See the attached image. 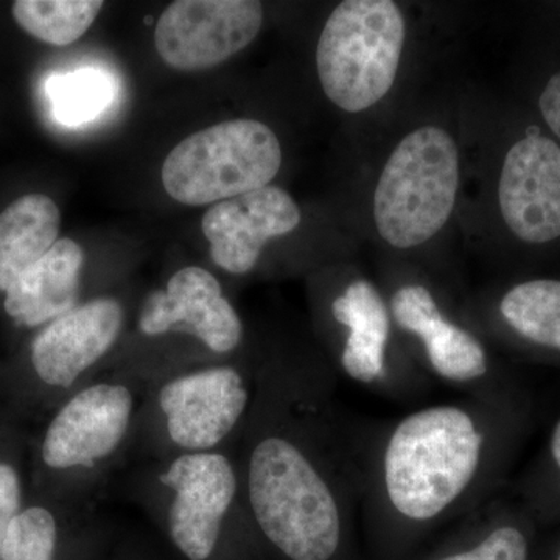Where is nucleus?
<instances>
[{
  "label": "nucleus",
  "mask_w": 560,
  "mask_h": 560,
  "mask_svg": "<svg viewBox=\"0 0 560 560\" xmlns=\"http://www.w3.org/2000/svg\"><path fill=\"white\" fill-rule=\"evenodd\" d=\"M327 381L268 370L234 453L261 544L283 560H370L359 544L363 458Z\"/></svg>",
  "instance_id": "1"
},
{
  "label": "nucleus",
  "mask_w": 560,
  "mask_h": 560,
  "mask_svg": "<svg viewBox=\"0 0 560 560\" xmlns=\"http://www.w3.org/2000/svg\"><path fill=\"white\" fill-rule=\"evenodd\" d=\"M529 420L526 397L470 396L393 423L363 456L368 559L415 560L434 530L495 499Z\"/></svg>",
  "instance_id": "2"
},
{
  "label": "nucleus",
  "mask_w": 560,
  "mask_h": 560,
  "mask_svg": "<svg viewBox=\"0 0 560 560\" xmlns=\"http://www.w3.org/2000/svg\"><path fill=\"white\" fill-rule=\"evenodd\" d=\"M257 375L235 363L186 368L151 385L130 452L150 460L234 451L256 397Z\"/></svg>",
  "instance_id": "3"
},
{
  "label": "nucleus",
  "mask_w": 560,
  "mask_h": 560,
  "mask_svg": "<svg viewBox=\"0 0 560 560\" xmlns=\"http://www.w3.org/2000/svg\"><path fill=\"white\" fill-rule=\"evenodd\" d=\"M138 493L187 560L213 559L230 526L256 530L234 451L150 460Z\"/></svg>",
  "instance_id": "4"
},
{
  "label": "nucleus",
  "mask_w": 560,
  "mask_h": 560,
  "mask_svg": "<svg viewBox=\"0 0 560 560\" xmlns=\"http://www.w3.org/2000/svg\"><path fill=\"white\" fill-rule=\"evenodd\" d=\"M151 385L130 372L94 378L66 397L43 442L40 460L79 482L83 499L128 452Z\"/></svg>",
  "instance_id": "5"
},
{
  "label": "nucleus",
  "mask_w": 560,
  "mask_h": 560,
  "mask_svg": "<svg viewBox=\"0 0 560 560\" xmlns=\"http://www.w3.org/2000/svg\"><path fill=\"white\" fill-rule=\"evenodd\" d=\"M459 187V151L444 128L405 136L386 161L374 191V223L383 241L410 249L445 226Z\"/></svg>",
  "instance_id": "6"
},
{
  "label": "nucleus",
  "mask_w": 560,
  "mask_h": 560,
  "mask_svg": "<svg viewBox=\"0 0 560 560\" xmlns=\"http://www.w3.org/2000/svg\"><path fill=\"white\" fill-rule=\"evenodd\" d=\"M407 24L393 0H346L320 32L316 68L335 106L361 113L377 105L396 81Z\"/></svg>",
  "instance_id": "7"
},
{
  "label": "nucleus",
  "mask_w": 560,
  "mask_h": 560,
  "mask_svg": "<svg viewBox=\"0 0 560 560\" xmlns=\"http://www.w3.org/2000/svg\"><path fill=\"white\" fill-rule=\"evenodd\" d=\"M282 165V147L268 125L221 121L184 139L165 158V191L186 206L217 205L270 186Z\"/></svg>",
  "instance_id": "8"
},
{
  "label": "nucleus",
  "mask_w": 560,
  "mask_h": 560,
  "mask_svg": "<svg viewBox=\"0 0 560 560\" xmlns=\"http://www.w3.org/2000/svg\"><path fill=\"white\" fill-rule=\"evenodd\" d=\"M388 304L394 324L418 340L423 368L434 377L474 397H526L517 383L504 381L493 370L486 346L471 331L445 316L440 302L425 285L405 283L390 294Z\"/></svg>",
  "instance_id": "9"
},
{
  "label": "nucleus",
  "mask_w": 560,
  "mask_h": 560,
  "mask_svg": "<svg viewBox=\"0 0 560 560\" xmlns=\"http://www.w3.org/2000/svg\"><path fill=\"white\" fill-rule=\"evenodd\" d=\"M264 7L254 0H176L161 14L154 46L183 72L215 68L259 35Z\"/></svg>",
  "instance_id": "10"
},
{
  "label": "nucleus",
  "mask_w": 560,
  "mask_h": 560,
  "mask_svg": "<svg viewBox=\"0 0 560 560\" xmlns=\"http://www.w3.org/2000/svg\"><path fill=\"white\" fill-rule=\"evenodd\" d=\"M125 327L119 300L98 296L50 320L33 338L31 363L36 378L66 397L88 382L108 359Z\"/></svg>",
  "instance_id": "11"
},
{
  "label": "nucleus",
  "mask_w": 560,
  "mask_h": 560,
  "mask_svg": "<svg viewBox=\"0 0 560 560\" xmlns=\"http://www.w3.org/2000/svg\"><path fill=\"white\" fill-rule=\"evenodd\" d=\"M138 327L149 338L187 335L217 357L237 352L245 335L219 279L201 267L180 268L165 289L151 291L140 307Z\"/></svg>",
  "instance_id": "12"
},
{
  "label": "nucleus",
  "mask_w": 560,
  "mask_h": 560,
  "mask_svg": "<svg viewBox=\"0 0 560 560\" xmlns=\"http://www.w3.org/2000/svg\"><path fill=\"white\" fill-rule=\"evenodd\" d=\"M330 315L342 329L337 364L346 377L386 396L410 394L422 385L390 360L394 320L374 283L366 279L349 282L331 301Z\"/></svg>",
  "instance_id": "13"
},
{
  "label": "nucleus",
  "mask_w": 560,
  "mask_h": 560,
  "mask_svg": "<svg viewBox=\"0 0 560 560\" xmlns=\"http://www.w3.org/2000/svg\"><path fill=\"white\" fill-rule=\"evenodd\" d=\"M300 223V206L270 184L210 206L201 228L213 264L230 275L245 276L256 268L270 238L290 234Z\"/></svg>",
  "instance_id": "14"
},
{
  "label": "nucleus",
  "mask_w": 560,
  "mask_h": 560,
  "mask_svg": "<svg viewBox=\"0 0 560 560\" xmlns=\"http://www.w3.org/2000/svg\"><path fill=\"white\" fill-rule=\"evenodd\" d=\"M504 223L522 242L560 237V147L544 136L518 140L504 160L499 183Z\"/></svg>",
  "instance_id": "15"
},
{
  "label": "nucleus",
  "mask_w": 560,
  "mask_h": 560,
  "mask_svg": "<svg viewBox=\"0 0 560 560\" xmlns=\"http://www.w3.org/2000/svg\"><path fill=\"white\" fill-rule=\"evenodd\" d=\"M544 526L517 497L492 499L456 533L415 560H540Z\"/></svg>",
  "instance_id": "16"
},
{
  "label": "nucleus",
  "mask_w": 560,
  "mask_h": 560,
  "mask_svg": "<svg viewBox=\"0 0 560 560\" xmlns=\"http://www.w3.org/2000/svg\"><path fill=\"white\" fill-rule=\"evenodd\" d=\"M83 265L79 243L61 238L5 291V312L20 326L32 329L60 318L81 304Z\"/></svg>",
  "instance_id": "17"
},
{
  "label": "nucleus",
  "mask_w": 560,
  "mask_h": 560,
  "mask_svg": "<svg viewBox=\"0 0 560 560\" xmlns=\"http://www.w3.org/2000/svg\"><path fill=\"white\" fill-rule=\"evenodd\" d=\"M60 224L57 202L40 194L24 195L0 213V291L49 253Z\"/></svg>",
  "instance_id": "18"
},
{
  "label": "nucleus",
  "mask_w": 560,
  "mask_h": 560,
  "mask_svg": "<svg viewBox=\"0 0 560 560\" xmlns=\"http://www.w3.org/2000/svg\"><path fill=\"white\" fill-rule=\"evenodd\" d=\"M497 311L518 341L560 359V279L517 283L500 298Z\"/></svg>",
  "instance_id": "19"
},
{
  "label": "nucleus",
  "mask_w": 560,
  "mask_h": 560,
  "mask_svg": "<svg viewBox=\"0 0 560 560\" xmlns=\"http://www.w3.org/2000/svg\"><path fill=\"white\" fill-rule=\"evenodd\" d=\"M102 9L101 0H18L11 11L33 38L65 47L90 31Z\"/></svg>",
  "instance_id": "20"
},
{
  "label": "nucleus",
  "mask_w": 560,
  "mask_h": 560,
  "mask_svg": "<svg viewBox=\"0 0 560 560\" xmlns=\"http://www.w3.org/2000/svg\"><path fill=\"white\" fill-rule=\"evenodd\" d=\"M54 114L66 127H79L94 120L108 108L114 83L108 73L94 68L55 75L47 83Z\"/></svg>",
  "instance_id": "21"
},
{
  "label": "nucleus",
  "mask_w": 560,
  "mask_h": 560,
  "mask_svg": "<svg viewBox=\"0 0 560 560\" xmlns=\"http://www.w3.org/2000/svg\"><path fill=\"white\" fill-rule=\"evenodd\" d=\"M541 526L560 525V416L544 447L515 488Z\"/></svg>",
  "instance_id": "22"
},
{
  "label": "nucleus",
  "mask_w": 560,
  "mask_h": 560,
  "mask_svg": "<svg viewBox=\"0 0 560 560\" xmlns=\"http://www.w3.org/2000/svg\"><path fill=\"white\" fill-rule=\"evenodd\" d=\"M58 534V521L49 508H24L11 523L0 560H54Z\"/></svg>",
  "instance_id": "23"
},
{
  "label": "nucleus",
  "mask_w": 560,
  "mask_h": 560,
  "mask_svg": "<svg viewBox=\"0 0 560 560\" xmlns=\"http://www.w3.org/2000/svg\"><path fill=\"white\" fill-rule=\"evenodd\" d=\"M22 510L20 474L11 464L0 460V551L11 523Z\"/></svg>",
  "instance_id": "24"
},
{
  "label": "nucleus",
  "mask_w": 560,
  "mask_h": 560,
  "mask_svg": "<svg viewBox=\"0 0 560 560\" xmlns=\"http://www.w3.org/2000/svg\"><path fill=\"white\" fill-rule=\"evenodd\" d=\"M539 106L548 127L560 139V72L548 81L541 92Z\"/></svg>",
  "instance_id": "25"
},
{
  "label": "nucleus",
  "mask_w": 560,
  "mask_h": 560,
  "mask_svg": "<svg viewBox=\"0 0 560 560\" xmlns=\"http://www.w3.org/2000/svg\"><path fill=\"white\" fill-rule=\"evenodd\" d=\"M540 560H560V533L550 544L544 545Z\"/></svg>",
  "instance_id": "26"
}]
</instances>
